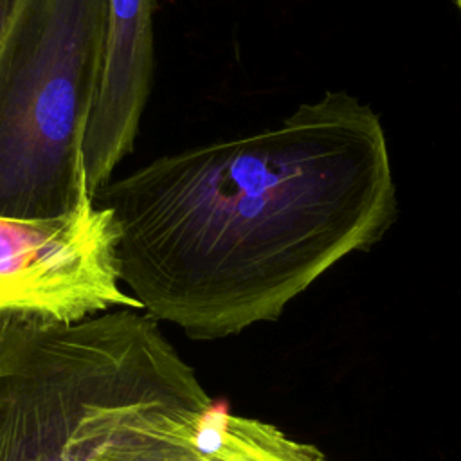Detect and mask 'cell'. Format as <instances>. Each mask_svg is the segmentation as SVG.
<instances>
[{
    "instance_id": "5",
    "label": "cell",
    "mask_w": 461,
    "mask_h": 461,
    "mask_svg": "<svg viewBox=\"0 0 461 461\" xmlns=\"http://www.w3.org/2000/svg\"><path fill=\"white\" fill-rule=\"evenodd\" d=\"M88 461H330L279 427L211 402L202 409L146 414L101 445Z\"/></svg>"
},
{
    "instance_id": "8",
    "label": "cell",
    "mask_w": 461,
    "mask_h": 461,
    "mask_svg": "<svg viewBox=\"0 0 461 461\" xmlns=\"http://www.w3.org/2000/svg\"><path fill=\"white\" fill-rule=\"evenodd\" d=\"M454 2H456V5H457V7H459V11H461V0H454Z\"/></svg>"
},
{
    "instance_id": "2",
    "label": "cell",
    "mask_w": 461,
    "mask_h": 461,
    "mask_svg": "<svg viewBox=\"0 0 461 461\" xmlns=\"http://www.w3.org/2000/svg\"><path fill=\"white\" fill-rule=\"evenodd\" d=\"M211 402L144 310L77 322L0 317V461H88L146 414Z\"/></svg>"
},
{
    "instance_id": "3",
    "label": "cell",
    "mask_w": 461,
    "mask_h": 461,
    "mask_svg": "<svg viewBox=\"0 0 461 461\" xmlns=\"http://www.w3.org/2000/svg\"><path fill=\"white\" fill-rule=\"evenodd\" d=\"M106 0H16L0 43V216L41 220L92 200L85 137Z\"/></svg>"
},
{
    "instance_id": "1",
    "label": "cell",
    "mask_w": 461,
    "mask_h": 461,
    "mask_svg": "<svg viewBox=\"0 0 461 461\" xmlns=\"http://www.w3.org/2000/svg\"><path fill=\"white\" fill-rule=\"evenodd\" d=\"M94 202L113 212L121 283L193 340L279 319L396 216L380 117L346 92L277 126L162 155Z\"/></svg>"
},
{
    "instance_id": "7",
    "label": "cell",
    "mask_w": 461,
    "mask_h": 461,
    "mask_svg": "<svg viewBox=\"0 0 461 461\" xmlns=\"http://www.w3.org/2000/svg\"><path fill=\"white\" fill-rule=\"evenodd\" d=\"M14 4H16V0H0V43H2L4 32H5V29H7L9 18H11V14H13Z\"/></svg>"
},
{
    "instance_id": "6",
    "label": "cell",
    "mask_w": 461,
    "mask_h": 461,
    "mask_svg": "<svg viewBox=\"0 0 461 461\" xmlns=\"http://www.w3.org/2000/svg\"><path fill=\"white\" fill-rule=\"evenodd\" d=\"M153 7L155 0H106L101 83L83 149L92 196L133 151L153 77Z\"/></svg>"
},
{
    "instance_id": "4",
    "label": "cell",
    "mask_w": 461,
    "mask_h": 461,
    "mask_svg": "<svg viewBox=\"0 0 461 461\" xmlns=\"http://www.w3.org/2000/svg\"><path fill=\"white\" fill-rule=\"evenodd\" d=\"M139 308L121 286L113 212L92 200L72 212L0 216V317L77 322Z\"/></svg>"
}]
</instances>
